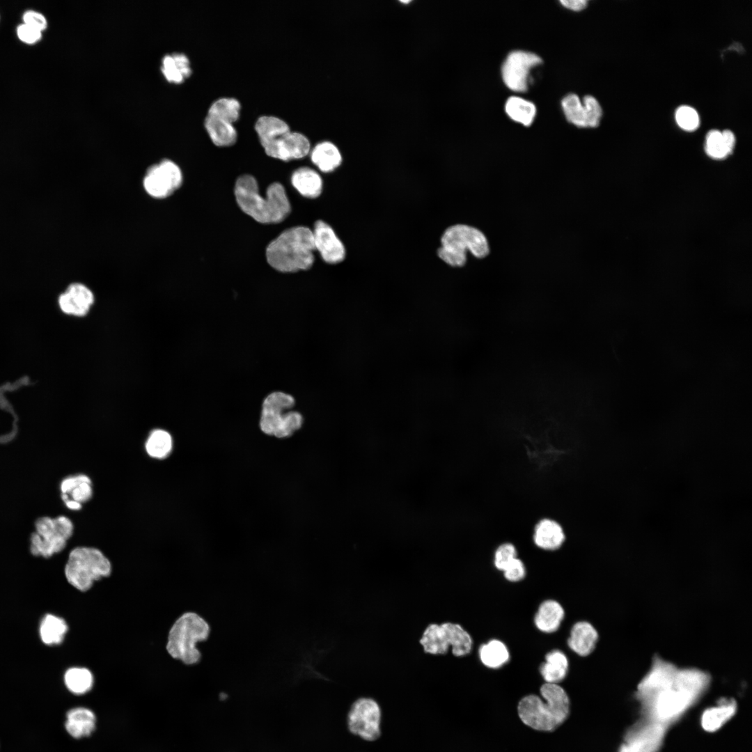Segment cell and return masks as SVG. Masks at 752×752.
Here are the masks:
<instances>
[{
  "instance_id": "1",
  "label": "cell",
  "mask_w": 752,
  "mask_h": 752,
  "mask_svg": "<svg viewBox=\"0 0 752 752\" xmlns=\"http://www.w3.org/2000/svg\"><path fill=\"white\" fill-rule=\"evenodd\" d=\"M710 677L696 668H679L660 657L637 687L643 717L666 726L677 721L707 691Z\"/></svg>"
},
{
  "instance_id": "2",
  "label": "cell",
  "mask_w": 752,
  "mask_h": 752,
  "mask_svg": "<svg viewBox=\"0 0 752 752\" xmlns=\"http://www.w3.org/2000/svg\"><path fill=\"white\" fill-rule=\"evenodd\" d=\"M235 195L240 209L259 223H280L291 211L285 188L279 182L272 183L264 198L259 194L255 178L243 175L236 180Z\"/></svg>"
},
{
  "instance_id": "3",
  "label": "cell",
  "mask_w": 752,
  "mask_h": 752,
  "mask_svg": "<svg viewBox=\"0 0 752 752\" xmlns=\"http://www.w3.org/2000/svg\"><path fill=\"white\" fill-rule=\"evenodd\" d=\"M315 250L313 231L306 226H295L281 233L266 249L269 265L283 273L310 269Z\"/></svg>"
},
{
  "instance_id": "4",
  "label": "cell",
  "mask_w": 752,
  "mask_h": 752,
  "mask_svg": "<svg viewBox=\"0 0 752 752\" xmlns=\"http://www.w3.org/2000/svg\"><path fill=\"white\" fill-rule=\"evenodd\" d=\"M544 701L536 695H528L518 704V714L522 722L535 730L551 731L567 717L570 700L564 689L554 683L545 682L540 688Z\"/></svg>"
},
{
  "instance_id": "5",
  "label": "cell",
  "mask_w": 752,
  "mask_h": 752,
  "mask_svg": "<svg viewBox=\"0 0 752 752\" xmlns=\"http://www.w3.org/2000/svg\"><path fill=\"white\" fill-rule=\"evenodd\" d=\"M437 249L438 257L449 266L463 267L469 252L477 258H483L489 253V245L485 234L479 229L463 224L448 227L440 239Z\"/></svg>"
},
{
  "instance_id": "6",
  "label": "cell",
  "mask_w": 752,
  "mask_h": 752,
  "mask_svg": "<svg viewBox=\"0 0 752 752\" xmlns=\"http://www.w3.org/2000/svg\"><path fill=\"white\" fill-rule=\"evenodd\" d=\"M295 398L282 391L268 393L261 404L259 427L269 436L278 439L290 437L299 430L304 423L301 414L292 410Z\"/></svg>"
},
{
  "instance_id": "7",
  "label": "cell",
  "mask_w": 752,
  "mask_h": 752,
  "mask_svg": "<svg viewBox=\"0 0 752 752\" xmlns=\"http://www.w3.org/2000/svg\"><path fill=\"white\" fill-rule=\"evenodd\" d=\"M210 631L209 625L199 615L185 613L174 622L169 632L166 650L173 659L187 665L194 664L201 659L196 644L206 640Z\"/></svg>"
},
{
  "instance_id": "8",
  "label": "cell",
  "mask_w": 752,
  "mask_h": 752,
  "mask_svg": "<svg viewBox=\"0 0 752 752\" xmlns=\"http://www.w3.org/2000/svg\"><path fill=\"white\" fill-rule=\"evenodd\" d=\"M64 572L70 585L85 592L94 581L111 574V564L100 549L79 547L70 551Z\"/></svg>"
},
{
  "instance_id": "9",
  "label": "cell",
  "mask_w": 752,
  "mask_h": 752,
  "mask_svg": "<svg viewBox=\"0 0 752 752\" xmlns=\"http://www.w3.org/2000/svg\"><path fill=\"white\" fill-rule=\"evenodd\" d=\"M419 644L423 652L430 655H446L451 648L453 655L461 657L471 652L473 641L460 624L448 621L428 625L419 639Z\"/></svg>"
},
{
  "instance_id": "10",
  "label": "cell",
  "mask_w": 752,
  "mask_h": 752,
  "mask_svg": "<svg viewBox=\"0 0 752 752\" xmlns=\"http://www.w3.org/2000/svg\"><path fill=\"white\" fill-rule=\"evenodd\" d=\"M36 532L31 536L30 550L34 556L50 557L61 551L73 533V524L67 517L37 519Z\"/></svg>"
},
{
  "instance_id": "11",
  "label": "cell",
  "mask_w": 752,
  "mask_h": 752,
  "mask_svg": "<svg viewBox=\"0 0 752 752\" xmlns=\"http://www.w3.org/2000/svg\"><path fill=\"white\" fill-rule=\"evenodd\" d=\"M183 182L180 166L173 161L164 159L151 165L143 178L146 192L156 199H164L177 191Z\"/></svg>"
},
{
  "instance_id": "12",
  "label": "cell",
  "mask_w": 752,
  "mask_h": 752,
  "mask_svg": "<svg viewBox=\"0 0 752 752\" xmlns=\"http://www.w3.org/2000/svg\"><path fill=\"white\" fill-rule=\"evenodd\" d=\"M382 712L371 698H360L354 702L347 714L349 730L366 741H374L381 735Z\"/></svg>"
},
{
  "instance_id": "13",
  "label": "cell",
  "mask_w": 752,
  "mask_h": 752,
  "mask_svg": "<svg viewBox=\"0 0 752 752\" xmlns=\"http://www.w3.org/2000/svg\"><path fill=\"white\" fill-rule=\"evenodd\" d=\"M668 726L642 717L626 732L618 752H657Z\"/></svg>"
},
{
  "instance_id": "14",
  "label": "cell",
  "mask_w": 752,
  "mask_h": 752,
  "mask_svg": "<svg viewBox=\"0 0 752 752\" xmlns=\"http://www.w3.org/2000/svg\"><path fill=\"white\" fill-rule=\"evenodd\" d=\"M541 63L542 59L533 53L512 52L502 66V77L505 84L514 91H526L530 70Z\"/></svg>"
},
{
  "instance_id": "15",
  "label": "cell",
  "mask_w": 752,
  "mask_h": 752,
  "mask_svg": "<svg viewBox=\"0 0 752 752\" xmlns=\"http://www.w3.org/2000/svg\"><path fill=\"white\" fill-rule=\"evenodd\" d=\"M562 107L567 120L578 127H595L600 123L602 108L591 95L585 96L581 103L577 95L570 94L562 100Z\"/></svg>"
},
{
  "instance_id": "16",
  "label": "cell",
  "mask_w": 752,
  "mask_h": 752,
  "mask_svg": "<svg viewBox=\"0 0 752 752\" xmlns=\"http://www.w3.org/2000/svg\"><path fill=\"white\" fill-rule=\"evenodd\" d=\"M263 148L268 156L287 162L306 156L311 150V143L304 134L290 130Z\"/></svg>"
},
{
  "instance_id": "17",
  "label": "cell",
  "mask_w": 752,
  "mask_h": 752,
  "mask_svg": "<svg viewBox=\"0 0 752 752\" xmlns=\"http://www.w3.org/2000/svg\"><path fill=\"white\" fill-rule=\"evenodd\" d=\"M313 231L315 250L329 264L341 263L345 258V247L334 229L322 220L317 221Z\"/></svg>"
},
{
  "instance_id": "18",
  "label": "cell",
  "mask_w": 752,
  "mask_h": 752,
  "mask_svg": "<svg viewBox=\"0 0 752 752\" xmlns=\"http://www.w3.org/2000/svg\"><path fill=\"white\" fill-rule=\"evenodd\" d=\"M94 302L91 290L85 285L73 283L58 298V304L64 313L73 316H84Z\"/></svg>"
},
{
  "instance_id": "19",
  "label": "cell",
  "mask_w": 752,
  "mask_h": 752,
  "mask_svg": "<svg viewBox=\"0 0 752 752\" xmlns=\"http://www.w3.org/2000/svg\"><path fill=\"white\" fill-rule=\"evenodd\" d=\"M532 538L537 547L544 551H553L563 546L566 534L560 522L550 517H544L535 523Z\"/></svg>"
},
{
  "instance_id": "20",
  "label": "cell",
  "mask_w": 752,
  "mask_h": 752,
  "mask_svg": "<svg viewBox=\"0 0 752 752\" xmlns=\"http://www.w3.org/2000/svg\"><path fill=\"white\" fill-rule=\"evenodd\" d=\"M597 640V631L591 623L578 621L571 628L567 645L577 655L586 657L595 650Z\"/></svg>"
},
{
  "instance_id": "21",
  "label": "cell",
  "mask_w": 752,
  "mask_h": 752,
  "mask_svg": "<svg viewBox=\"0 0 752 752\" xmlns=\"http://www.w3.org/2000/svg\"><path fill=\"white\" fill-rule=\"evenodd\" d=\"M95 713L87 707H77L68 711L65 728L75 739L89 737L96 727Z\"/></svg>"
},
{
  "instance_id": "22",
  "label": "cell",
  "mask_w": 752,
  "mask_h": 752,
  "mask_svg": "<svg viewBox=\"0 0 752 752\" xmlns=\"http://www.w3.org/2000/svg\"><path fill=\"white\" fill-rule=\"evenodd\" d=\"M737 703L733 698H721L717 705L705 710L700 717L703 729L713 733L719 730L736 713Z\"/></svg>"
},
{
  "instance_id": "23",
  "label": "cell",
  "mask_w": 752,
  "mask_h": 752,
  "mask_svg": "<svg viewBox=\"0 0 752 752\" xmlns=\"http://www.w3.org/2000/svg\"><path fill=\"white\" fill-rule=\"evenodd\" d=\"M564 616V609L558 602L547 600L540 604L534 617V623L540 632L550 634L558 629Z\"/></svg>"
},
{
  "instance_id": "24",
  "label": "cell",
  "mask_w": 752,
  "mask_h": 752,
  "mask_svg": "<svg viewBox=\"0 0 752 752\" xmlns=\"http://www.w3.org/2000/svg\"><path fill=\"white\" fill-rule=\"evenodd\" d=\"M161 70L167 81L176 84L182 82L192 72L189 58L182 52L165 54L162 58Z\"/></svg>"
},
{
  "instance_id": "25",
  "label": "cell",
  "mask_w": 752,
  "mask_h": 752,
  "mask_svg": "<svg viewBox=\"0 0 752 752\" xmlns=\"http://www.w3.org/2000/svg\"><path fill=\"white\" fill-rule=\"evenodd\" d=\"M291 182L297 191L306 198H315L322 191L323 182L321 176L308 167H301L295 170L291 175Z\"/></svg>"
},
{
  "instance_id": "26",
  "label": "cell",
  "mask_w": 752,
  "mask_h": 752,
  "mask_svg": "<svg viewBox=\"0 0 752 752\" xmlns=\"http://www.w3.org/2000/svg\"><path fill=\"white\" fill-rule=\"evenodd\" d=\"M310 151L311 162L323 173L334 171L342 163V155L339 149L331 141H321Z\"/></svg>"
},
{
  "instance_id": "27",
  "label": "cell",
  "mask_w": 752,
  "mask_h": 752,
  "mask_svg": "<svg viewBox=\"0 0 752 752\" xmlns=\"http://www.w3.org/2000/svg\"><path fill=\"white\" fill-rule=\"evenodd\" d=\"M569 668V661L566 655L560 650L549 652L545 661L540 665V672L547 683L558 684L565 679Z\"/></svg>"
},
{
  "instance_id": "28",
  "label": "cell",
  "mask_w": 752,
  "mask_h": 752,
  "mask_svg": "<svg viewBox=\"0 0 752 752\" xmlns=\"http://www.w3.org/2000/svg\"><path fill=\"white\" fill-rule=\"evenodd\" d=\"M204 126L212 143L219 147L233 145L237 139V132L233 123L206 115Z\"/></svg>"
},
{
  "instance_id": "29",
  "label": "cell",
  "mask_w": 752,
  "mask_h": 752,
  "mask_svg": "<svg viewBox=\"0 0 752 752\" xmlns=\"http://www.w3.org/2000/svg\"><path fill=\"white\" fill-rule=\"evenodd\" d=\"M254 128L262 146L290 131L289 125L284 120L269 115L260 116Z\"/></svg>"
},
{
  "instance_id": "30",
  "label": "cell",
  "mask_w": 752,
  "mask_h": 752,
  "mask_svg": "<svg viewBox=\"0 0 752 752\" xmlns=\"http://www.w3.org/2000/svg\"><path fill=\"white\" fill-rule=\"evenodd\" d=\"M478 655L481 663L493 669L502 667L510 659L508 647L498 639H492L482 644L478 649Z\"/></svg>"
},
{
  "instance_id": "31",
  "label": "cell",
  "mask_w": 752,
  "mask_h": 752,
  "mask_svg": "<svg viewBox=\"0 0 752 752\" xmlns=\"http://www.w3.org/2000/svg\"><path fill=\"white\" fill-rule=\"evenodd\" d=\"M62 494L70 496L71 500L80 503L88 501L93 495L91 480L84 474L65 478L61 484Z\"/></svg>"
},
{
  "instance_id": "32",
  "label": "cell",
  "mask_w": 752,
  "mask_h": 752,
  "mask_svg": "<svg viewBox=\"0 0 752 752\" xmlns=\"http://www.w3.org/2000/svg\"><path fill=\"white\" fill-rule=\"evenodd\" d=\"M67 689L75 695H83L91 690L94 678L92 673L83 667L69 668L64 675Z\"/></svg>"
},
{
  "instance_id": "33",
  "label": "cell",
  "mask_w": 752,
  "mask_h": 752,
  "mask_svg": "<svg viewBox=\"0 0 752 752\" xmlns=\"http://www.w3.org/2000/svg\"><path fill=\"white\" fill-rule=\"evenodd\" d=\"M68 631L65 621L58 616L48 614L42 620L40 627V634L43 643L47 645L61 643Z\"/></svg>"
},
{
  "instance_id": "34",
  "label": "cell",
  "mask_w": 752,
  "mask_h": 752,
  "mask_svg": "<svg viewBox=\"0 0 752 752\" xmlns=\"http://www.w3.org/2000/svg\"><path fill=\"white\" fill-rule=\"evenodd\" d=\"M145 448L149 456L158 460L164 459L172 451V437L164 430H154L148 436Z\"/></svg>"
},
{
  "instance_id": "35",
  "label": "cell",
  "mask_w": 752,
  "mask_h": 752,
  "mask_svg": "<svg viewBox=\"0 0 752 752\" xmlns=\"http://www.w3.org/2000/svg\"><path fill=\"white\" fill-rule=\"evenodd\" d=\"M240 101L231 97H222L214 100L210 106L207 115L234 123L240 115Z\"/></svg>"
},
{
  "instance_id": "36",
  "label": "cell",
  "mask_w": 752,
  "mask_h": 752,
  "mask_svg": "<svg viewBox=\"0 0 752 752\" xmlns=\"http://www.w3.org/2000/svg\"><path fill=\"white\" fill-rule=\"evenodd\" d=\"M505 109L511 119L525 126L532 123L536 112L532 102L515 96L508 99Z\"/></svg>"
},
{
  "instance_id": "37",
  "label": "cell",
  "mask_w": 752,
  "mask_h": 752,
  "mask_svg": "<svg viewBox=\"0 0 752 752\" xmlns=\"http://www.w3.org/2000/svg\"><path fill=\"white\" fill-rule=\"evenodd\" d=\"M705 148L710 157L719 159L730 155L734 146L723 136L722 132L712 130L707 134Z\"/></svg>"
},
{
  "instance_id": "38",
  "label": "cell",
  "mask_w": 752,
  "mask_h": 752,
  "mask_svg": "<svg viewBox=\"0 0 752 752\" xmlns=\"http://www.w3.org/2000/svg\"><path fill=\"white\" fill-rule=\"evenodd\" d=\"M516 557H517L516 547L512 542H506L499 545L496 549L493 563L497 570L503 571L506 565Z\"/></svg>"
},
{
  "instance_id": "39",
  "label": "cell",
  "mask_w": 752,
  "mask_h": 752,
  "mask_svg": "<svg viewBox=\"0 0 752 752\" xmlns=\"http://www.w3.org/2000/svg\"><path fill=\"white\" fill-rule=\"evenodd\" d=\"M675 119L678 125L687 131H693L699 125V116L697 111L688 106H682L677 109Z\"/></svg>"
},
{
  "instance_id": "40",
  "label": "cell",
  "mask_w": 752,
  "mask_h": 752,
  "mask_svg": "<svg viewBox=\"0 0 752 752\" xmlns=\"http://www.w3.org/2000/svg\"><path fill=\"white\" fill-rule=\"evenodd\" d=\"M506 579L511 582H517L522 580L526 575V567L524 562L516 557L503 570Z\"/></svg>"
},
{
  "instance_id": "41",
  "label": "cell",
  "mask_w": 752,
  "mask_h": 752,
  "mask_svg": "<svg viewBox=\"0 0 752 752\" xmlns=\"http://www.w3.org/2000/svg\"><path fill=\"white\" fill-rule=\"evenodd\" d=\"M17 36L24 43L33 45L42 38V31L28 24L22 23L17 27Z\"/></svg>"
},
{
  "instance_id": "42",
  "label": "cell",
  "mask_w": 752,
  "mask_h": 752,
  "mask_svg": "<svg viewBox=\"0 0 752 752\" xmlns=\"http://www.w3.org/2000/svg\"><path fill=\"white\" fill-rule=\"evenodd\" d=\"M23 23L28 24L42 32L47 26V21L44 15L33 10H28L23 13Z\"/></svg>"
},
{
  "instance_id": "43",
  "label": "cell",
  "mask_w": 752,
  "mask_h": 752,
  "mask_svg": "<svg viewBox=\"0 0 752 752\" xmlns=\"http://www.w3.org/2000/svg\"><path fill=\"white\" fill-rule=\"evenodd\" d=\"M561 3L565 7L576 11L583 10L587 5L586 0H563Z\"/></svg>"
},
{
  "instance_id": "44",
  "label": "cell",
  "mask_w": 752,
  "mask_h": 752,
  "mask_svg": "<svg viewBox=\"0 0 752 752\" xmlns=\"http://www.w3.org/2000/svg\"><path fill=\"white\" fill-rule=\"evenodd\" d=\"M64 503H65L66 506L70 510H78L81 508V503L71 500L70 499L64 501Z\"/></svg>"
}]
</instances>
